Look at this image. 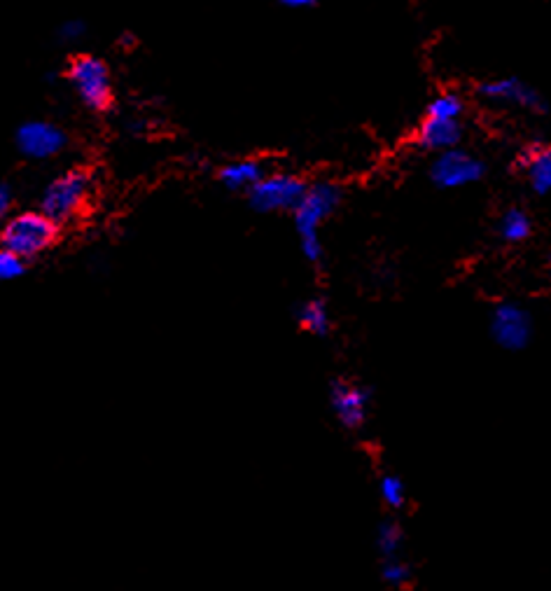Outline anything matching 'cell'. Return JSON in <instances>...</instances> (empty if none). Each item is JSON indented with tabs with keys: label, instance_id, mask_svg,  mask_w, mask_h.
<instances>
[{
	"label": "cell",
	"instance_id": "8992f818",
	"mask_svg": "<svg viewBox=\"0 0 551 591\" xmlns=\"http://www.w3.org/2000/svg\"><path fill=\"white\" fill-rule=\"evenodd\" d=\"M306 183L295 173H264L257 183L250 187L248 201L257 213H292V208L299 204Z\"/></svg>",
	"mask_w": 551,
	"mask_h": 591
},
{
	"label": "cell",
	"instance_id": "ac0fdd59",
	"mask_svg": "<svg viewBox=\"0 0 551 591\" xmlns=\"http://www.w3.org/2000/svg\"><path fill=\"white\" fill-rule=\"evenodd\" d=\"M376 491H379L381 503L388 512H400L409 503L407 482L397 472H383L379 477V484H376Z\"/></svg>",
	"mask_w": 551,
	"mask_h": 591
},
{
	"label": "cell",
	"instance_id": "8fae6325",
	"mask_svg": "<svg viewBox=\"0 0 551 591\" xmlns=\"http://www.w3.org/2000/svg\"><path fill=\"white\" fill-rule=\"evenodd\" d=\"M66 145V134L50 122H26L17 131V148L31 159H50Z\"/></svg>",
	"mask_w": 551,
	"mask_h": 591
},
{
	"label": "cell",
	"instance_id": "5bb4252c",
	"mask_svg": "<svg viewBox=\"0 0 551 591\" xmlns=\"http://www.w3.org/2000/svg\"><path fill=\"white\" fill-rule=\"evenodd\" d=\"M264 166L257 159H234L218 171L220 183L232 192H250L257 180L264 176Z\"/></svg>",
	"mask_w": 551,
	"mask_h": 591
},
{
	"label": "cell",
	"instance_id": "603a6c76",
	"mask_svg": "<svg viewBox=\"0 0 551 591\" xmlns=\"http://www.w3.org/2000/svg\"><path fill=\"white\" fill-rule=\"evenodd\" d=\"M285 8H311V5L320 3V0H281Z\"/></svg>",
	"mask_w": 551,
	"mask_h": 591
},
{
	"label": "cell",
	"instance_id": "5b68a950",
	"mask_svg": "<svg viewBox=\"0 0 551 591\" xmlns=\"http://www.w3.org/2000/svg\"><path fill=\"white\" fill-rule=\"evenodd\" d=\"M89 190H92V176H89V171H68L57 180H52V185L47 187L43 201H40V211L57 222V225L71 222L85 211Z\"/></svg>",
	"mask_w": 551,
	"mask_h": 591
},
{
	"label": "cell",
	"instance_id": "52a82bcc",
	"mask_svg": "<svg viewBox=\"0 0 551 591\" xmlns=\"http://www.w3.org/2000/svg\"><path fill=\"white\" fill-rule=\"evenodd\" d=\"M68 80L75 87V92L85 106L92 110H108L113 106V82L110 71L99 57L92 54H80L68 64Z\"/></svg>",
	"mask_w": 551,
	"mask_h": 591
},
{
	"label": "cell",
	"instance_id": "2e32d148",
	"mask_svg": "<svg viewBox=\"0 0 551 591\" xmlns=\"http://www.w3.org/2000/svg\"><path fill=\"white\" fill-rule=\"evenodd\" d=\"M374 545H376V552H379V559H388V556L404 554L407 533H404L400 521L393 519V517L383 519L374 533Z\"/></svg>",
	"mask_w": 551,
	"mask_h": 591
},
{
	"label": "cell",
	"instance_id": "9c48e42d",
	"mask_svg": "<svg viewBox=\"0 0 551 591\" xmlns=\"http://www.w3.org/2000/svg\"><path fill=\"white\" fill-rule=\"evenodd\" d=\"M372 388L358 381L339 379L330 388V407L341 428L358 433L367 426L372 414Z\"/></svg>",
	"mask_w": 551,
	"mask_h": 591
},
{
	"label": "cell",
	"instance_id": "7402d4cb",
	"mask_svg": "<svg viewBox=\"0 0 551 591\" xmlns=\"http://www.w3.org/2000/svg\"><path fill=\"white\" fill-rule=\"evenodd\" d=\"M82 36V24L73 22V24H66L64 29H61V38H78Z\"/></svg>",
	"mask_w": 551,
	"mask_h": 591
},
{
	"label": "cell",
	"instance_id": "e0dca14e",
	"mask_svg": "<svg viewBox=\"0 0 551 591\" xmlns=\"http://www.w3.org/2000/svg\"><path fill=\"white\" fill-rule=\"evenodd\" d=\"M379 575H381V582L386 584L390 591H404L414 584V566L404 559V554L381 559Z\"/></svg>",
	"mask_w": 551,
	"mask_h": 591
},
{
	"label": "cell",
	"instance_id": "30bf717a",
	"mask_svg": "<svg viewBox=\"0 0 551 591\" xmlns=\"http://www.w3.org/2000/svg\"><path fill=\"white\" fill-rule=\"evenodd\" d=\"M465 120H449V117L423 115L411 136V141L425 155H437L442 150H451L465 141Z\"/></svg>",
	"mask_w": 551,
	"mask_h": 591
},
{
	"label": "cell",
	"instance_id": "4fadbf2b",
	"mask_svg": "<svg viewBox=\"0 0 551 591\" xmlns=\"http://www.w3.org/2000/svg\"><path fill=\"white\" fill-rule=\"evenodd\" d=\"M535 234V220L526 208L509 206L498 215L495 220V236L505 246H523L533 239Z\"/></svg>",
	"mask_w": 551,
	"mask_h": 591
},
{
	"label": "cell",
	"instance_id": "44dd1931",
	"mask_svg": "<svg viewBox=\"0 0 551 591\" xmlns=\"http://www.w3.org/2000/svg\"><path fill=\"white\" fill-rule=\"evenodd\" d=\"M12 208V192L5 185H0V220L10 213Z\"/></svg>",
	"mask_w": 551,
	"mask_h": 591
},
{
	"label": "cell",
	"instance_id": "6da1fadb",
	"mask_svg": "<svg viewBox=\"0 0 551 591\" xmlns=\"http://www.w3.org/2000/svg\"><path fill=\"white\" fill-rule=\"evenodd\" d=\"M341 201H344V190L332 180H316V183L306 185V190L299 199V204L292 208V218H295V229L299 236V250H302L304 260L311 264H318L323 260V225L339 211Z\"/></svg>",
	"mask_w": 551,
	"mask_h": 591
},
{
	"label": "cell",
	"instance_id": "7c38bea8",
	"mask_svg": "<svg viewBox=\"0 0 551 591\" xmlns=\"http://www.w3.org/2000/svg\"><path fill=\"white\" fill-rule=\"evenodd\" d=\"M523 180L537 197L551 194V143H530L516 157Z\"/></svg>",
	"mask_w": 551,
	"mask_h": 591
},
{
	"label": "cell",
	"instance_id": "ffe728a7",
	"mask_svg": "<svg viewBox=\"0 0 551 591\" xmlns=\"http://www.w3.org/2000/svg\"><path fill=\"white\" fill-rule=\"evenodd\" d=\"M26 264L24 257L17 255L15 250L0 246V281H12V278H19L24 274Z\"/></svg>",
	"mask_w": 551,
	"mask_h": 591
},
{
	"label": "cell",
	"instance_id": "9a60e30c",
	"mask_svg": "<svg viewBox=\"0 0 551 591\" xmlns=\"http://www.w3.org/2000/svg\"><path fill=\"white\" fill-rule=\"evenodd\" d=\"M297 325L306 332V335L327 337L332 330L330 309H327V304L323 300H318V297L306 300L299 304L297 309Z\"/></svg>",
	"mask_w": 551,
	"mask_h": 591
},
{
	"label": "cell",
	"instance_id": "3957f363",
	"mask_svg": "<svg viewBox=\"0 0 551 591\" xmlns=\"http://www.w3.org/2000/svg\"><path fill=\"white\" fill-rule=\"evenodd\" d=\"M488 337L507 353L526 351L535 337V318L519 300L495 302L488 314Z\"/></svg>",
	"mask_w": 551,
	"mask_h": 591
},
{
	"label": "cell",
	"instance_id": "ba28073f",
	"mask_svg": "<svg viewBox=\"0 0 551 591\" xmlns=\"http://www.w3.org/2000/svg\"><path fill=\"white\" fill-rule=\"evenodd\" d=\"M57 239V222L40 213H24L8 220L3 229V246L15 250L17 255L36 257Z\"/></svg>",
	"mask_w": 551,
	"mask_h": 591
},
{
	"label": "cell",
	"instance_id": "277c9868",
	"mask_svg": "<svg viewBox=\"0 0 551 591\" xmlns=\"http://www.w3.org/2000/svg\"><path fill=\"white\" fill-rule=\"evenodd\" d=\"M474 94H477V99L481 103L493 108L519 110V113L533 117H544L549 113L547 99H544L533 85H528V82L521 78H514V75L479 82V85L474 87Z\"/></svg>",
	"mask_w": 551,
	"mask_h": 591
},
{
	"label": "cell",
	"instance_id": "7a4b0ae2",
	"mask_svg": "<svg viewBox=\"0 0 551 591\" xmlns=\"http://www.w3.org/2000/svg\"><path fill=\"white\" fill-rule=\"evenodd\" d=\"M486 173V159L479 157L477 152L467 150L465 145L437 152L428 164L430 185L442 192H456L477 185L486 178Z\"/></svg>",
	"mask_w": 551,
	"mask_h": 591
},
{
	"label": "cell",
	"instance_id": "d6986e66",
	"mask_svg": "<svg viewBox=\"0 0 551 591\" xmlns=\"http://www.w3.org/2000/svg\"><path fill=\"white\" fill-rule=\"evenodd\" d=\"M467 113V99L456 89H444L425 106L423 115L432 117H449V120H465Z\"/></svg>",
	"mask_w": 551,
	"mask_h": 591
}]
</instances>
